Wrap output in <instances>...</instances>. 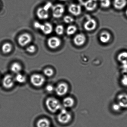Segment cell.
<instances>
[{"label":"cell","mask_w":127,"mask_h":127,"mask_svg":"<svg viewBox=\"0 0 127 127\" xmlns=\"http://www.w3.org/2000/svg\"><path fill=\"white\" fill-rule=\"evenodd\" d=\"M46 105L48 110L52 113H56L61 108L60 102L53 97L48 98L46 100Z\"/></svg>","instance_id":"obj_1"},{"label":"cell","mask_w":127,"mask_h":127,"mask_svg":"<svg viewBox=\"0 0 127 127\" xmlns=\"http://www.w3.org/2000/svg\"><path fill=\"white\" fill-rule=\"evenodd\" d=\"M33 26L35 29L40 30L45 35L50 34L53 31L52 25L48 22L42 24L39 22H35Z\"/></svg>","instance_id":"obj_2"},{"label":"cell","mask_w":127,"mask_h":127,"mask_svg":"<svg viewBox=\"0 0 127 127\" xmlns=\"http://www.w3.org/2000/svg\"><path fill=\"white\" fill-rule=\"evenodd\" d=\"M52 7V3L48 2L44 7H40L38 9L36 12L38 18L41 20L47 19L49 17V9Z\"/></svg>","instance_id":"obj_3"},{"label":"cell","mask_w":127,"mask_h":127,"mask_svg":"<svg viewBox=\"0 0 127 127\" xmlns=\"http://www.w3.org/2000/svg\"><path fill=\"white\" fill-rule=\"evenodd\" d=\"M58 121L63 125L69 123L72 119L71 114L66 109H62L57 117Z\"/></svg>","instance_id":"obj_4"},{"label":"cell","mask_w":127,"mask_h":127,"mask_svg":"<svg viewBox=\"0 0 127 127\" xmlns=\"http://www.w3.org/2000/svg\"><path fill=\"white\" fill-rule=\"evenodd\" d=\"M45 79L43 76L38 74H34L31 76L30 81L34 86L41 87L45 82Z\"/></svg>","instance_id":"obj_5"},{"label":"cell","mask_w":127,"mask_h":127,"mask_svg":"<svg viewBox=\"0 0 127 127\" xmlns=\"http://www.w3.org/2000/svg\"><path fill=\"white\" fill-rule=\"evenodd\" d=\"M64 8L63 5L61 4L56 5L52 7V12L53 17L59 18L61 17L64 12Z\"/></svg>","instance_id":"obj_6"},{"label":"cell","mask_w":127,"mask_h":127,"mask_svg":"<svg viewBox=\"0 0 127 127\" xmlns=\"http://www.w3.org/2000/svg\"><path fill=\"white\" fill-rule=\"evenodd\" d=\"M55 90L57 95L59 96H63L68 92L69 87L66 83L62 82L58 85Z\"/></svg>","instance_id":"obj_7"},{"label":"cell","mask_w":127,"mask_h":127,"mask_svg":"<svg viewBox=\"0 0 127 127\" xmlns=\"http://www.w3.org/2000/svg\"><path fill=\"white\" fill-rule=\"evenodd\" d=\"M32 37L30 35L25 33L20 35L18 39V42L20 46L24 47L29 44L32 41Z\"/></svg>","instance_id":"obj_8"},{"label":"cell","mask_w":127,"mask_h":127,"mask_svg":"<svg viewBox=\"0 0 127 127\" xmlns=\"http://www.w3.org/2000/svg\"><path fill=\"white\" fill-rule=\"evenodd\" d=\"M47 45L50 49H57L61 44V39L56 36L50 37L47 40Z\"/></svg>","instance_id":"obj_9"},{"label":"cell","mask_w":127,"mask_h":127,"mask_svg":"<svg viewBox=\"0 0 127 127\" xmlns=\"http://www.w3.org/2000/svg\"><path fill=\"white\" fill-rule=\"evenodd\" d=\"M96 21L94 19L90 18L85 22L84 25V29L88 32H91L95 29L96 28Z\"/></svg>","instance_id":"obj_10"},{"label":"cell","mask_w":127,"mask_h":127,"mask_svg":"<svg viewBox=\"0 0 127 127\" xmlns=\"http://www.w3.org/2000/svg\"><path fill=\"white\" fill-rule=\"evenodd\" d=\"M14 84V79L12 76L7 75L3 78L2 84L3 87L6 89L11 88Z\"/></svg>","instance_id":"obj_11"},{"label":"cell","mask_w":127,"mask_h":127,"mask_svg":"<svg viewBox=\"0 0 127 127\" xmlns=\"http://www.w3.org/2000/svg\"><path fill=\"white\" fill-rule=\"evenodd\" d=\"M86 41V36L82 33L77 34L73 38L74 44L78 46H81L84 45Z\"/></svg>","instance_id":"obj_12"},{"label":"cell","mask_w":127,"mask_h":127,"mask_svg":"<svg viewBox=\"0 0 127 127\" xmlns=\"http://www.w3.org/2000/svg\"><path fill=\"white\" fill-rule=\"evenodd\" d=\"M68 11L74 16H79L81 13V7L80 5L71 4L68 8Z\"/></svg>","instance_id":"obj_13"},{"label":"cell","mask_w":127,"mask_h":127,"mask_svg":"<svg viewBox=\"0 0 127 127\" xmlns=\"http://www.w3.org/2000/svg\"><path fill=\"white\" fill-rule=\"evenodd\" d=\"M84 5L87 11H93L97 6V0H87L84 3Z\"/></svg>","instance_id":"obj_14"},{"label":"cell","mask_w":127,"mask_h":127,"mask_svg":"<svg viewBox=\"0 0 127 127\" xmlns=\"http://www.w3.org/2000/svg\"><path fill=\"white\" fill-rule=\"evenodd\" d=\"M117 101L120 107L123 108H127V95L122 94L118 95Z\"/></svg>","instance_id":"obj_15"},{"label":"cell","mask_w":127,"mask_h":127,"mask_svg":"<svg viewBox=\"0 0 127 127\" xmlns=\"http://www.w3.org/2000/svg\"><path fill=\"white\" fill-rule=\"evenodd\" d=\"M127 4L126 0H114L113 6L114 8L117 10H121L124 8Z\"/></svg>","instance_id":"obj_16"},{"label":"cell","mask_w":127,"mask_h":127,"mask_svg":"<svg viewBox=\"0 0 127 127\" xmlns=\"http://www.w3.org/2000/svg\"><path fill=\"white\" fill-rule=\"evenodd\" d=\"M110 34L106 31L102 32L99 35V40L102 43H107L110 41Z\"/></svg>","instance_id":"obj_17"},{"label":"cell","mask_w":127,"mask_h":127,"mask_svg":"<svg viewBox=\"0 0 127 127\" xmlns=\"http://www.w3.org/2000/svg\"><path fill=\"white\" fill-rule=\"evenodd\" d=\"M63 104L65 108H71L74 105L75 101L72 97H67L64 98L63 100Z\"/></svg>","instance_id":"obj_18"},{"label":"cell","mask_w":127,"mask_h":127,"mask_svg":"<svg viewBox=\"0 0 127 127\" xmlns=\"http://www.w3.org/2000/svg\"><path fill=\"white\" fill-rule=\"evenodd\" d=\"M37 127H50V122L47 119H40L37 122Z\"/></svg>","instance_id":"obj_19"},{"label":"cell","mask_w":127,"mask_h":127,"mask_svg":"<svg viewBox=\"0 0 127 127\" xmlns=\"http://www.w3.org/2000/svg\"><path fill=\"white\" fill-rule=\"evenodd\" d=\"M22 70V67L19 63L15 62L12 64L11 66V70L14 73H20Z\"/></svg>","instance_id":"obj_20"},{"label":"cell","mask_w":127,"mask_h":127,"mask_svg":"<svg viewBox=\"0 0 127 127\" xmlns=\"http://www.w3.org/2000/svg\"><path fill=\"white\" fill-rule=\"evenodd\" d=\"M12 48V46L10 43H5L2 46V50L4 54H8L11 52Z\"/></svg>","instance_id":"obj_21"},{"label":"cell","mask_w":127,"mask_h":127,"mask_svg":"<svg viewBox=\"0 0 127 127\" xmlns=\"http://www.w3.org/2000/svg\"><path fill=\"white\" fill-rule=\"evenodd\" d=\"M77 28L74 25H70L68 26L66 30V33L68 35H71L74 34L76 31Z\"/></svg>","instance_id":"obj_22"},{"label":"cell","mask_w":127,"mask_h":127,"mask_svg":"<svg viewBox=\"0 0 127 127\" xmlns=\"http://www.w3.org/2000/svg\"><path fill=\"white\" fill-rule=\"evenodd\" d=\"M117 60L121 63L127 61V52H123L120 53L117 56Z\"/></svg>","instance_id":"obj_23"},{"label":"cell","mask_w":127,"mask_h":127,"mask_svg":"<svg viewBox=\"0 0 127 127\" xmlns=\"http://www.w3.org/2000/svg\"><path fill=\"white\" fill-rule=\"evenodd\" d=\"M15 79L16 81L20 84L24 83L26 80V76L20 73L17 74Z\"/></svg>","instance_id":"obj_24"},{"label":"cell","mask_w":127,"mask_h":127,"mask_svg":"<svg viewBox=\"0 0 127 127\" xmlns=\"http://www.w3.org/2000/svg\"><path fill=\"white\" fill-rule=\"evenodd\" d=\"M55 31L56 33L58 35H62L64 34V28L62 25H58L56 27Z\"/></svg>","instance_id":"obj_25"},{"label":"cell","mask_w":127,"mask_h":127,"mask_svg":"<svg viewBox=\"0 0 127 127\" xmlns=\"http://www.w3.org/2000/svg\"><path fill=\"white\" fill-rule=\"evenodd\" d=\"M111 2L110 0H101L100 6L102 8H107L110 6Z\"/></svg>","instance_id":"obj_26"},{"label":"cell","mask_w":127,"mask_h":127,"mask_svg":"<svg viewBox=\"0 0 127 127\" xmlns=\"http://www.w3.org/2000/svg\"><path fill=\"white\" fill-rule=\"evenodd\" d=\"M44 74L47 77H51L54 74V71L50 68H47L43 71Z\"/></svg>","instance_id":"obj_27"},{"label":"cell","mask_w":127,"mask_h":127,"mask_svg":"<svg viewBox=\"0 0 127 127\" xmlns=\"http://www.w3.org/2000/svg\"><path fill=\"white\" fill-rule=\"evenodd\" d=\"M64 21L65 23L70 24L74 21V19L70 16L66 15L64 18Z\"/></svg>","instance_id":"obj_28"},{"label":"cell","mask_w":127,"mask_h":127,"mask_svg":"<svg viewBox=\"0 0 127 127\" xmlns=\"http://www.w3.org/2000/svg\"><path fill=\"white\" fill-rule=\"evenodd\" d=\"M26 51L29 53H34L36 51V48L34 45H30L27 48Z\"/></svg>","instance_id":"obj_29"},{"label":"cell","mask_w":127,"mask_h":127,"mask_svg":"<svg viewBox=\"0 0 127 127\" xmlns=\"http://www.w3.org/2000/svg\"><path fill=\"white\" fill-rule=\"evenodd\" d=\"M112 109L114 111H116V112H118V111H119L120 110L122 107H120L119 104L117 103L114 104L112 105Z\"/></svg>","instance_id":"obj_30"},{"label":"cell","mask_w":127,"mask_h":127,"mask_svg":"<svg viewBox=\"0 0 127 127\" xmlns=\"http://www.w3.org/2000/svg\"><path fill=\"white\" fill-rule=\"evenodd\" d=\"M121 83L123 86L127 87V75H125L121 79Z\"/></svg>","instance_id":"obj_31"},{"label":"cell","mask_w":127,"mask_h":127,"mask_svg":"<svg viewBox=\"0 0 127 127\" xmlns=\"http://www.w3.org/2000/svg\"><path fill=\"white\" fill-rule=\"evenodd\" d=\"M46 90L47 92L52 93L54 90V88L53 85H48L46 87Z\"/></svg>","instance_id":"obj_32"},{"label":"cell","mask_w":127,"mask_h":127,"mask_svg":"<svg viewBox=\"0 0 127 127\" xmlns=\"http://www.w3.org/2000/svg\"><path fill=\"white\" fill-rule=\"evenodd\" d=\"M123 72L126 73L127 72V61L122 63Z\"/></svg>","instance_id":"obj_33"},{"label":"cell","mask_w":127,"mask_h":127,"mask_svg":"<svg viewBox=\"0 0 127 127\" xmlns=\"http://www.w3.org/2000/svg\"><path fill=\"white\" fill-rule=\"evenodd\" d=\"M60 0V1H65L67 0Z\"/></svg>","instance_id":"obj_34"},{"label":"cell","mask_w":127,"mask_h":127,"mask_svg":"<svg viewBox=\"0 0 127 127\" xmlns=\"http://www.w3.org/2000/svg\"><path fill=\"white\" fill-rule=\"evenodd\" d=\"M126 16H127V9L126 10Z\"/></svg>","instance_id":"obj_35"},{"label":"cell","mask_w":127,"mask_h":127,"mask_svg":"<svg viewBox=\"0 0 127 127\" xmlns=\"http://www.w3.org/2000/svg\"><path fill=\"white\" fill-rule=\"evenodd\" d=\"M79 1H81V2H82V0H78Z\"/></svg>","instance_id":"obj_36"}]
</instances>
